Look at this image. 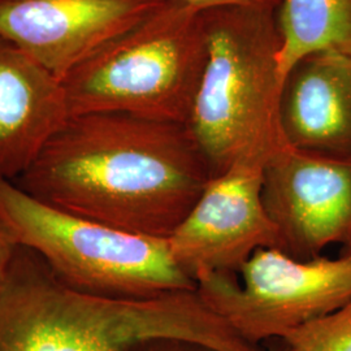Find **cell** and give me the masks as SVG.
Returning <instances> with one entry per match:
<instances>
[{
  "label": "cell",
  "mask_w": 351,
  "mask_h": 351,
  "mask_svg": "<svg viewBox=\"0 0 351 351\" xmlns=\"http://www.w3.org/2000/svg\"><path fill=\"white\" fill-rule=\"evenodd\" d=\"M213 177L188 124L90 112L69 116L14 184L64 213L168 239Z\"/></svg>",
  "instance_id": "6da1fadb"
},
{
  "label": "cell",
  "mask_w": 351,
  "mask_h": 351,
  "mask_svg": "<svg viewBox=\"0 0 351 351\" xmlns=\"http://www.w3.org/2000/svg\"><path fill=\"white\" fill-rule=\"evenodd\" d=\"M160 339L263 351L197 289L139 300L94 295L65 284L37 252L19 245L0 288V351H125Z\"/></svg>",
  "instance_id": "7a4b0ae2"
},
{
  "label": "cell",
  "mask_w": 351,
  "mask_h": 351,
  "mask_svg": "<svg viewBox=\"0 0 351 351\" xmlns=\"http://www.w3.org/2000/svg\"><path fill=\"white\" fill-rule=\"evenodd\" d=\"M277 4L203 11L207 63L188 125L213 176L263 167L287 146L280 124L282 78Z\"/></svg>",
  "instance_id": "3957f363"
},
{
  "label": "cell",
  "mask_w": 351,
  "mask_h": 351,
  "mask_svg": "<svg viewBox=\"0 0 351 351\" xmlns=\"http://www.w3.org/2000/svg\"><path fill=\"white\" fill-rule=\"evenodd\" d=\"M207 52L203 11L169 1L64 77L68 114L124 112L188 124Z\"/></svg>",
  "instance_id": "277c9868"
},
{
  "label": "cell",
  "mask_w": 351,
  "mask_h": 351,
  "mask_svg": "<svg viewBox=\"0 0 351 351\" xmlns=\"http://www.w3.org/2000/svg\"><path fill=\"white\" fill-rule=\"evenodd\" d=\"M0 224L37 252L69 287L108 298H152L195 290L167 239L132 234L64 213L0 178Z\"/></svg>",
  "instance_id": "5b68a950"
},
{
  "label": "cell",
  "mask_w": 351,
  "mask_h": 351,
  "mask_svg": "<svg viewBox=\"0 0 351 351\" xmlns=\"http://www.w3.org/2000/svg\"><path fill=\"white\" fill-rule=\"evenodd\" d=\"M239 276L203 277L197 290L242 339L259 346L351 302V249L339 258L308 261L262 249Z\"/></svg>",
  "instance_id": "8992f818"
},
{
  "label": "cell",
  "mask_w": 351,
  "mask_h": 351,
  "mask_svg": "<svg viewBox=\"0 0 351 351\" xmlns=\"http://www.w3.org/2000/svg\"><path fill=\"white\" fill-rule=\"evenodd\" d=\"M263 167L237 165L213 177L167 239L177 265L195 281L234 275L256 251L278 249L263 202Z\"/></svg>",
  "instance_id": "52a82bcc"
},
{
  "label": "cell",
  "mask_w": 351,
  "mask_h": 351,
  "mask_svg": "<svg viewBox=\"0 0 351 351\" xmlns=\"http://www.w3.org/2000/svg\"><path fill=\"white\" fill-rule=\"evenodd\" d=\"M263 202L278 250L308 261L333 245L351 249V156L285 146L263 168Z\"/></svg>",
  "instance_id": "ba28073f"
},
{
  "label": "cell",
  "mask_w": 351,
  "mask_h": 351,
  "mask_svg": "<svg viewBox=\"0 0 351 351\" xmlns=\"http://www.w3.org/2000/svg\"><path fill=\"white\" fill-rule=\"evenodd\" d=\"M169 0H0V37L60 81Z\"/></svg>",
  "instance_id": "9c48e42d"
},
{
  "label": "cell",
  "mask_w": 351,
  "mask_h": 351,
  "mask_svg": "<svg viewBox=\"0 0 351 351\" xmlns=\"http://www.w3.org/2000/svg\"><path fill=\"white\" fill-rule=\"evenodd\" d=\"M280 124L287 145L310 154L351 156V56L316 51L282 82Z\"/></svg>",
  "instance_id": "30bf717a"
},
{
  "label": "cell",
  "mask_w": 351,
  "mask_h": 351,
  "mask_svg": "<svg viewBox=\"0 0 351 351\" xmlns=\"http://www.w3.org/2000/svg\"><path fill=\"white\" fill-rule=\"evenodd\" d=\"M68 117L62 81L0 37V178L24 175Z\"/></svg>",
  "instance_id": "8fae6325"
},
{
  "label": "cell",
  "mask_w": 351,
  "mask_h": 351,
  "mask_svg": "<svg viewBox=\"0 0 351 351\" xmlns=\"http://www.w3.org/2000/svg\"><path fill=\"white\" fill-rule=\"evenodd\" d=\"M277 20L282 82L291 66L308 53L337 51L351 56V0H281Z\"/></svg>",
  "instance_id": "7c38bea8"
},
{
  "label": "cell",
  "mask_w": 351,
  "mask_h": 351,
  "mask_svg": "<svg viewBox=\"0 0 351 351\" xmlns=\"http://www.w3.org/2000/svg\"><path fill=\"white\" fill-rule=\"evenodd\" d=\"M280 339L290 351H351V302L290 329Z\"/></svg>",
  "instance_id": "4fadbf2b"
},
{
  "label": "cell",
  "mask_w": 351,
  "mask_h": 351,
  "mask_svg": "<svg viewBox=\"0 0 351 351\" xmlns=\"http://www.w3.org/2000/svg\"><path fill=\"white\" fill-rule=\"evenodd\" d=\"M282 342V341H281ZM125 351H215L213 349H208L206 346H202L199 343L194 342H188V341H181V339H150V341H143L139 342L137 345L132 346L130 349ZM264 351H290L288 346L282 342L274 346H269L267 350Z\"/></svg>",
  "instance_id": "5bb4252c"
},
{
  "label": "cell",
  "mask_w": 351,
  "mask_h": 351,
  "mask_svg": "<svg viewBox=\"0 0 351 351\" xmlns=\"http://www.w3.org/2000/svg\"><path fill=\"white\" fill-rule=\"evenodd\" d=\"M17 247L19 243L13 239L12 234L0 224V288L7 277Z\"/></svg>",
  "instance_id": "9a60e30c"
},
{
  "label": "cell",
  "mask_w": 351,
  "mask_h": 351,
  "mask_svg": "<svg viewBox=\"0 0 351 351\" xmlns=\"http://www.w3.org/2000/svg\"><path fill=\"white\" fill-rule=\"evenodd\" d=\"M177 1L186 5L195 7L198 10H207L219 5H229V4H280L281 0H169Z\"/></svg>",
  "instance_id": "2e32d148"
}]
</instances>
